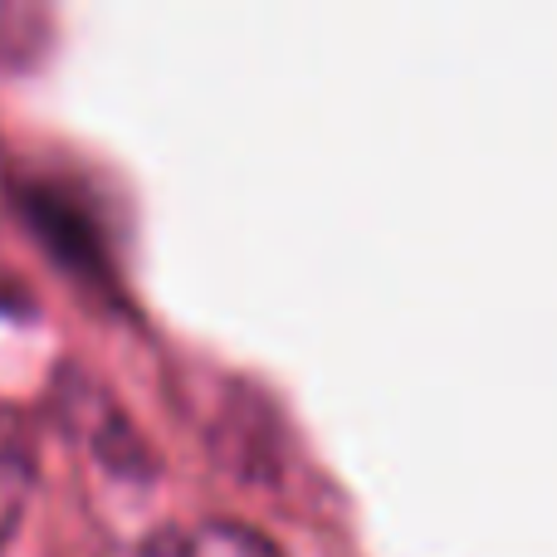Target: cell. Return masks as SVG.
Here are the masks:
<instances>
[{
	"label": "cell",
	"mask_w": 557,
	"mask_h": 557,
	"mask_svg": "<svg viewBox=\"0 0 557 557\" xmlns=\"http://www.w3.org/2000/svg\"><path fill=\"white\" fill-rule=\"evenodd\" d=\"M15 206L25 215V225L35 231V240L54 255L59 264H69L74 274H103V240H98V221L88 215V206L74 191H64L59 182L45 176H20L15 182Z\"/></svg>",
	"instance_id": "1"
},
{
	"label": "cell",
	"mask_w": 557,
	"mask_h": 557,
	"mask_svg": "<svg viewBox=\"0 0 557 557\" xmlns=\"http://www.w3.org/2000/svg\"><path fill=\"white\" fill-rule=\"evenodd\" d=\"M35 494V460L25 450H0V548L15 539Z\"/></svg>",
	"instance_id": "2"
},
{
	"label": "cell",
	"mask_w": 557,
	"mask_h": 557,
	"mask_svg": "<svg viewBox=\"0 0 557 557\" xmlns=\"http://www.w3.org/2000/svg\"><path fill=\"white\" fill-rule=\"evenodd\" d=\"M182 557H278L264 533L245 529V523H206L196 539L186 543Z\"/></svg>",
	"instance_id": "3"
},
{
	"label": "cell",
	"mask_w": 557,
	"mask_h": 557,
	"mask_svg": "<svg viewBox=\"0 0 557 557\" xmlns=\"http://www.w3.org/2000/svg\"><path fill=\"white\" fill-rule=\"evenodd\" d=\"M0 308H5V313H25V308H29L25 284H20V278L5 270V264H0Z\"/></svg>",
	"instance_id": "4"
}]
</instances>
